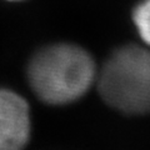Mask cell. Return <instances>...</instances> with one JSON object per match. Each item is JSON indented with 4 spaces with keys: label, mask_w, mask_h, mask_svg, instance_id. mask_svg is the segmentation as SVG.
<instances>
[{
    "label": "cell",
    "mask_w": 150,
    "mask_h": 150,
    "mask_svg": "<svg viewBox=\"0 0 150 150\" xmlns=\"http://www.w3.org/2000/svg\"><path fill=\"white\" fill-rule=\"evenodd\" d=\"M95 63L84 49L55 44L33 56L28 69L30 86L39 99L53 105L78 100L95 79Z\"/></svg>",
    "instance_id": "1"
},
{
    "label": "cell",
    "mask_w": 150,
    "mask_h": 150,
    "mask_svg": "<svg viewBox=\"0 0 150 150\" xmlns=\"http://www.w3.org/2000/svg\"><path fill=\"white\" fill-rule=\"evenodd\" d=\"M101 98L126 114L150 112V51L123 46L103 65L98 80Z\"/></svg>",
    "instance_id": "2"
},
{
    "label": "cell",
    "mask_w": 150,
    "mask_h": 150,
    "mask_svg": "<svg viewBox=\"0 0 150 150\" xmlns=\"http://www.w3.org/2000/svg\"><path fill=\"white\" fill-rule=\"evenodd\" d=\"M30 128V110L25 99L0 89V150H24Z\"/></svg>",
    "instance_id": "3"
},
{
    "label": "cell",
    "mask_w": 150,
    "mask_h": 150,
    "mask_svg": "<svg viewBox=\"0 0 150 150\" xmlns=\"http://www.w3.org/2000/svg\"><path fill=\"white\" fill-rule=\"evenodd\" d=\"M133 19L142 39L150 45V0H143L134 9Z\"/></svg>",
    "instance_id": "4"
},
{
    "label": "cell",
    "mask_w": 150,
    "mask_h": 150,
    "mask_svg": "<svg viewBox=\"0 0 150 150\" xmlns=\"http://www.w3.org/2000/svg\"><path fill=\"white\" fill-rule=\"evenodd\" d=\"M13 1H15V0H13Z\"/></svg>",
    "instance_id": "5"
}]
</instances>
